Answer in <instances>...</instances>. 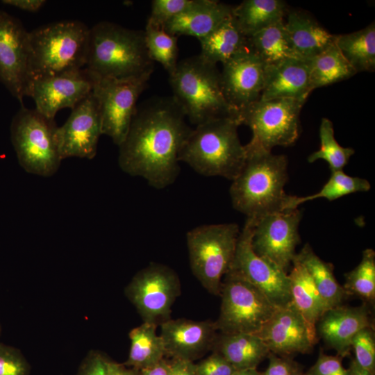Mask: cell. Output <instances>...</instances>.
Instances as JSON below:
<instances>
[{"label":"cell","instance_id":"cell-1","mask_svg":"<svg viewBox=\"0 0 375 375\" xmlns=\"http://www.w3.org/2000/svg\"><path fill=\"white\" fill-rule=\"evenodd\" d=\"M185 118L173 96L152 98L137 108L119 146L120 168L156 189L172 185L180 172L179 153L192 130Z\"/></svg>","mask_w":375,"mask_h":375},{"label":"cell","instance_id":"cell-2","mask_svg":"<svg viewBox=\"0 0 375 375\" xmlns=\"http://www.w3.org/2000/svg\"><path fill=\"white\" fill-rule=\"evenodd\" d=\"M245 149V162L230 188L233 207L255 221L287 211L290 196L284 190L288 179L287 157L250 142Z\"/></svg>","mask_w":375,"mask_h":375},{"label":"cell","instance_id":"cell-3","mask_svg":"<svg viewBox=\"0 0 375 375\" xmlns=\"http://www.w3.org/2000/svg\"><path fill=\"white\" fill-rule=\"evenodd\" d=\"M85 68L96 78H128L152 74L144 32L103 21L90 28Z\"/></svg>","mask_w":375,"mask_h":375},{"label":"cell","instance_id":"cell-4","mask_svg":"<svg viewBox=\"0 0 375 375\" xmlns=\"http://www.w3.org/2000/svg\"><path fill=\"white\" fill-rule=\"evenodd\" d=\"M239 126L232 117L215 118L196 126L181 150L179 161L203 176L233 181L247 158L238 133Z\"/></svg>","mask_w":375,"mask_h":375},{"label":"cell","instance_id":"cell-5","mask_svg":"<svg viewBox=\"0 0 375 375\" xmlns=\"http://www.w3.org/2000/svg\"><path fill=\"white\" fill-rule=\"evenodd\" d=\"M89 35L90 28L78 20L53 22L28 31V83L84 68Z\"/></svg>","mask_w":375,"mask_h":375},{"label":"cell","instance_id":"cell-6","mask_svg":"<svg viewBox=\"0 0 375 375\" xmlns=\"http://www.w3.org/2000/svg\"><path fill=\"white\" fill-rule=\"evenodd\" d=\"M169 81L173 97L192 124L197 126L219 117L238 121V111L224 95L217 65L199 55L178 62Z\"/></svg>","mask_w":375,"mask_h":375},{"label":"cell","instance_id":"cell-7","mask_svg":"<svg viewBox=\"0 0 375 375\" xmlns=\"http://www.w3.org/2000/svg\"><path fill=\"white\" fill-rule=\"evenodd\" d=\"M240 233L235 223L201 225L187 233L192 272L212 294L220 293L222 277L231 267Z\"/></svg>","mask_w":375,"mask_h":375},{"label":"cell","instance_id":"cell-8","mask_svg":"<svg viewBox=\"0 0 375 375\" xmlns=\"http://www.w3.org/2000/svg\"><path fill=\"white\" fill-rule=\"evenodd\" d=\"M54 119L22 106L10 125L11 141L19 165L30 174L51 176L62 158Z\"/></svg>","mask_w":375,"mask_h":375},{"label":"cell","instance_id":"cell-9","mask_svg":"<svg viewBox=\"0 0 375 375\" xmlns=\"http://www.w3.org/2000/svg\"><path fill=\"white\" fill-rule=\"evenodd\" d=\"M219 317L215 322L223 334H256L278 308L258 288L228 272L222 282Z\"/></svg>","mask_w":375,"mask_h":375},{"label":"cell","instance_id":"cell-10","mask_svg":"<svg viewBox=\"0 0 375 375\" xmlns=\"http://www.w3.org/2000/svg\"><path fill=\"white\" fill-rule=\"evenodd\" d=\"M306 101L294 99L258 100L238 111L240 125L253 133L250 142L272 151L293 144L299 135V116Z\"/></svg>","mask_w":375,"mask_h":375},{"label":"cell","instance_id":"cell-11","mask_svg":"<svg viewBox=\"0 0 375 375\" xmlns=\"http://www.w3.org/2000/svg\"><path fill=\"white\" fill-rule=\"evenodd\" d=\"M151 74L128 78H96L92 94L101 118L102 134L119 146L135 115L140 95L147 88Z\"/></svg>","mask_w":375,"mask_h":375},{"label":"cell","instance_id":"cell-12","mask_svg":"<svg viewBox=\"0 0 375 375\" xmlns=\"http://www.w3.org/2000/svg\"><path fill=\"white\" fill-rule=\"evenodd\" d=\"M181 292L176 273L169 267L151 263L139 271L125 288L143 322L160 325L169 319L172 306Z\"/></svg>","mask_w":375,"mask_h":375},{"label":"cell","instance_id":"cell-13","mask_svg":"<svg viewBox=\"0 0 375 375\" xmlns=\"http://www.w3.org/2000/svg\"><path fill=\"white\" fill-rule=\"evenodd\" d=\"M255 221L247 218L240 231L231 272L260 290L276 307L291 302L288 274L258 256L253 250L251 239Z\"/></svg>","mask_w":375,"mask_h":375},{"label":"cell","instance_id":"cell-14","mask_svg":"<svg viewBox=\"0 0 375 375\" xmlns=\"http://www.w3.org/2000/svg\"><path fill=\"white\" fill-rule=\"evenodd\" d=\"M298 208L266 215L255 221L251 246L254 252L286 274L290 272L299 244Z\"/></svg>","mask_w":375,"mask_h":375},{"label":"cell","instance_id":"cell-15","mask_svg":"<svg viewBox=\"0 0 375 375\" xmlns=\"http://www.w3.org/2000/svg\"><path fill=\"white\" fill-rule=\"evenodd\" d=\"M94 82L93 76L84 67L33 80L27 86L26 96L34 100L38 112L54 119L58 110H72L90 94Z\"/></svg>","mask_w":375,"mask_h":375},{"label":"cell","instance_id":"cell-16","mask_svg":"<svg viewBox=\"0 0 375 375\" xmlns=\"http://www.w3.org/2000/svg\"><path fill=\"white\" fill-rule=\"evenodd\" d=\"M28 31L0 10V83L23 106L28 83Z\"/></svg>","mask_w":375,"mask_h":375},{"label":"cell","instance_id":"cell-17","mask_svg":"<svg viewBox=\"0 0 375 375\" xmlns=\"http://www.w3.org/2000/svg\"><path fill=\"white\" fill-rule=\"evenodd\" d=\"M102 135L101 118L92 92L77 104L65 124L57 128L62 160L69 157L92 159Z\"/></svg>","mask_w":375,"mask_h":375},{"label":"cell","instance_id":"cell-18","mask_svg":"<svg viewBox=\"0 0 375 375\" xmlns=\"http://www.w3.org/2000/svg\"><path fill=\"white\" fill-rule=\"evenodd\" d=\"M222 65V89L228 103L238 112L260 99L265 65L249 46Z\"/></svg>","mask_w":375,"mask_h":375},{"label":"cell","instance_id":"cell-19","mask_svg":"<svg viewBox=\"0 0 375 375\" xmlns=\"http://www.w3.org/2000/svg\"><path fill=\"white\" fill-rule=\"evenodd\" d=\"M256 335L270 353L285 357L308 353L317 342L291 302L278 308Z\"/></svg>","mask_w":375,"mask_h":375},{"label":"cell","instance_id":"cell-20","mask_svg":"<svg viewBox=\"0 0 375 375\" xmlns=\"http://www.w3.org/2000/svg\"><path fill=\"white\" fill-rule=\"evenodd\" d=\"M165 355L192 361L212 347L217 335L215 322L168 319L160 324Z\"/></svg>","mask_w":375,"mask_h":375},{"label":"cell","instance_id":"cell-21","mask_svg":"<svg viewBox=\"0 0 375 375\" xmlns=\"http://www.w3.org/2000/svg\"><path fill=\"white\" fill-rule=\"evenodd\" d=\"M317 331L327 345L342 358L349 353L353 337L366 327H373L367 303L356 307L332 308L317 322Z\"/></svg>","mask_w":375,"mask_h":375},{"label":"cell","instance_id":"cell-22","mask_svg":"<svg viewBox=\"0 0 375 375\" xmlns=\"http://www.w3.org/2000/svg\"><path fill=\"white\" fill-rule=\"evenodd\" d=\"M312 92L308 59H289L265 68V84L260 99H294L306 101Z\"/></svg>","mask_w":375,"mask_h":375},{"label":"cell","instance_id":"cell-23","mask_svg":"<svg viewBox=\"0 0 375 375\" xmlns=\"http://www.w3.org/2000/svg\"><path fill=\"white\" fill-rule=\"evenodd\" d=\"M233 6L215 0H199L190 9L167 22L166 32L178 37L204 38L232 15Z\"/></svg>","mask_w":375,"mask_h":375},{"label":"cell","instance_id":"cell-24","mask_svg":"<svg viewBox=\"0 0 375 375\" xmlns=\"http://www.w3.org/2000/svg\"><path fill=\"white\" fill-rule=\"evenodd\" d=\"M285 26L297 54L310 59L320 53L335 42L331 34L310 15L300 10L288 11Z\"/></svg>","mask_w":375,"mask_h":375},{"label":"cell","instance_id":"cell-25","mask_svg":"<svg viewBox=\"0 0 375 375\" xmlns=\"http://www.w3.org/2000/svg\"><path fill=\"white\" fill-rule=\"evenodd\" d=\"M290 279L291 303L317 340V324L328 310L305 267L294 258L288 274Z\"/></svg>","mask_w":375,"mask_h":375},{"label":"cell","instance_id":"cell-26","mask_svg":"<svg viewBox=\"0 0 375 375\" xmlns=\"http://www.w3.org/2000/svg\"><path fill=\"white\" fill-rule=\"evenodd\" d=\"M237 370L256 368L270 351L256 334H217L212 347Z\"/></svg>","mask_w":375,"mask_h":375},{"label":"cell","instance_id":"cell-27","mask_svg":"<svg viewBox=\"0 0 375 375\" xmlns=\"http://www.w3.org/2000/svg\"><path fill=\"white\" fill-rule=\"evenodd\" d=\"M199 56L206 61L222 64L248 47V38L242 33L233 15L223 21L208 35L199 40Z\"/></svg>","mask_w":375,"mask_h":375},{"label":"cell","instance_id":"cell-28","mask_svg":"<svg viewBox=\"0 0 375 375\" xmlns=\"http://www.w3.org/2000/svg\"><path fill=\"white\" fill-rule=\"evenodd\" d=\"M288 11L282 0H244L233 6L232 15L242 33L253 34L284 19Z\"/></svg>","mask_w":375,"mask_h":375},{"label":"cell","instance_id":"cell-29","mask_svg":"<svg viewBox=\"0 0 375 375\" xmlns=\"http://www.w3.org/2000/svg\"><path fill=\"white\" fill-rule=\"evenodd\" d=\"M295 258L308 272L328 310L342 305L347 294L334 276L333 265L321 259L309 244L303 246Z\"/></svg>","mask_w":375,"mask_h":375},{"label":"cell","instance_id":"cell-30","mask_svg":"<svg viewBox=\"0 0 375 375\" xmlns=\"http://www.w3.org/2000/svg\"><path fill=\"white\" fill-rule=\"evenodd\" d=\"M248 38L249 48L265 66L289 59H303L295 52L285 26V19L272 24Z\"/></svg>","mask_w":375,"mask_h":375},{"label":"cell","instance_id":"cell-31","mask_svg":"<svg viewBox=\"0 0 375 375\" xmlns=\"http://www.w3.org/2000/svg\"><path fill=\"white\" fill-rule=\"evenodd\" d=\"M157 325L143 322L129 332L131 345L124 365L141 370L164 359L162 340L156 333Z\"/></svg>","mask_w":375,"mask_h":375},{"label":"cell","instance_id":"cell-32","mask_svg":"<svg viewBox=\"0 0 375 375\" xmlns=\"http://www.w3.org/2000/svg\"><path fill=\"white\" fill-rule=\"evenodd\" d=\"M308 65L312 92L316 88L348 79L356 74L335 42L320 53L308 59Z\"/></svg>","mask_w":375,"mask_h":375},{"label":"cell","instance_id":"cell-33","mask_svg":"<svg viewBox=\"0 0 375 375\" xmlns=\"http://www.w3.org/2000/svg\"><path fill=\"white\" fill-rule=\"evenodd\" d=\"M335 44L356 73L374 71V22L359 31L336 35Z\"/></svg>","mask_w":375,"mask_h":375},{"label":"cell","instance_id":"cell-34","mask_svg":"<svg viewBox=\"0 0 375 375\" xmlns=\"http://www.w3.org/2000/svg\"><path fill=\"white\" fill-rule=\"evenodd\" d=\"M370 188V183L365 178L349 176L343 170L331 172L327 182L317 193L306 197L290 195L287 210L297 209L300 204L308 201L319 198L334 201L350 194L367 192Z\"/></svg>","mask_w":375,"mask_h":375},{"label":"cell","instance_id":"cell-35","mask_svg":"<svg viewBox=\"0 0 375 375\" xmlns=\"http://www.w3.org/2000/svg\"><path fill=\"white\" fill-rule=\"evenodd\" d=\"M343 288L346 294H353L362 299L365 303L375 300V252L372 249L362 251L360 263L345 274Z\"/></svg>","mask_w":375,"mask_h":375},{"label":"cell","instance_id":"cell-36","mask_svg":"<svg viewBox=\"0 0 375 375\" xmlns=\"http://www.w3.org/2000/svg\"><path fill=\"white\" fill-rule=\"evenodd\" d=\"M320 147L308 157L309 162L317 160H325L331 172L343 170L355 151L351 147H344L335 138L332 122L322 118L319 126Z\"/></svg>","mask_w":375,"mask_h":375},{"label":"cell","instance_id":"cell-37","mask_svg":"<svg viewBox=\"0 0 375 375\" xmlns=\"http://www.w3.org/2000/svg\"><path fill=\"white\" fill-rule=\"evenodd\" d=\"M144 32L149 57L153 62L161 64L168 74H171L178 63V37L148 24Z\"/></svg>","mask_w":375,"mask_h":375},{"label":"cell","instance_id":"cell-38","mask_svg":"<svg viewBox=\"0 0 375 375\" xmlns=\"http://www.w3.org/2000/svg\"><path fill=\"white\" fill-rule=\"evenodd\" d=\"M199 0H153L147 24L162 28L172 19L190 9Z\"/></svg>","mask_w":375,"mask_h":375},{"label":"cell","instance_id":"cell-39","mask_svg":"<svg viewBox=\"0 0 375 375\" xmlns=\"http://www.w3.org/2000/svg\"><path fill=\"white\" fill-rule=\"evenodd\" d=\"M351 349H353L356 362L362 368L374 374L375 338L373 327L360 330L353 337Z\"/></svg>","mask_w":375,"mask_h":375},{"label":"cell","instance_id":"cell-40","mask_svg":"<svg viewBox=\"0 0 375 375\" xmlns=\"http://www.w3.org/2000/svg\"><path fill=\"white\" fill-rule=\"evenodd\" d=\"M31 367L18 349L0 343V375H30Z\"/></svg>","mask_w":375,"mask_h":375},{"label":"cell","instance_id":"cell-41","mask_svg":"<svg viewBox=\"0 0 375 375\" xmlns=\"http://www.w3.org/2000/svg\"><path fill=\"white\" fill-rule=\"evenodd\" d=\"M194 365L197 375H233L237 370L222 355L215 351Z\"/></svg>","mask_w":375,"mask_h":375},{"label":"cell","instance_id":"cell-42","mask_svg":"<svg viewBox=\"0 0 375 375\" xmlns=\"http://www.w3.org/2000/svg\"><path fill=\"white\" fill-rule=\"evenodd\" d=\"M304 375H349V371L343 367L342 358L339 356L321 353L316 362Z\"/></svg>","mask_w":375,"mask_h":375},{"label":"cell","instance_id":"cell-43","mask_svg":"<svg viewBox=\"0 0 375 375\" xmlns=\"http://www.w3.org/2000/svg\"><path fill=\"white\" fill-rule=\"evenodd\" d=\"M108 360L101 352L91 350L82 360L76 375H107Z\"/></svg>","mask_w":375,"mask_h":375},{"label":"cell","instance_id":"cell-44","mask_svg":"<svg viewBox=\"0 0 375 375\" xmlns=\"http://www.w3.org/2000/svg\"><path fill=\"white\" fill-rule=\"evenodd\" d=\"M269 365L262 375H294L299 371L297 365L289 357L269 353Z\"/></svg>","mask_w":375,"mask_h":375},{"label":"cell","instance_id":"cell-45","mask_svg":"<svg viewBox=\"0 0 375 375\" xmlns=\"http://www.w3.org/2000/svg\"><path fill=\"white\" fill-rule=\"evenodd\" d=\"M169 365V375H197L193 361L173 359Z\"/></svg>","mask_w":375,"mask_h":375},{"label":"cell","instance_id":"cell-46","mask_svg":"<svg viewBox=\"0 0 375 375\" xmlns=\"http://www.w3.org/2000/svg\"><path fill=\"white\" fill-rule=\"evenodd\" d=\"M3 4L16 7L19 9L36 12L39 10L46 3L44 0H3Z\"/></svg>","mask_w":375,"mask_h":375},{"label":"cell","instance_id":"cell-47","mask_svg":"<svg viewBox=\"0 0 375 375\" xmlns=\"http://www.w3.org/2000/svg\"><path fill=\"white\" fill-rule=\"evenodd\" d=\"M107 375H140V370L109 360Z\"/></svg>","mask_w":375,"mask_h":375},{"label":"cell","instance_id":"cell-48","mask_svg":"<svg viewBox=\"0 0 375 375\" xmlns=\"http://www.w3.org/2000/svg\"><path fill=\"white\" fill-rule=\"evenodd\" d=\"M140 375H169V362L162 359L153 366L140 370Z\"/></svg>","mask_w":375,"mask_h":375},{"label":"cell","instance_id":"cell-49","mask_svg":"<svg viewBox=\"0 0 375 375\" xmlns=\"http://www.w3.org/2000/svg\"><path fill=\"white\" fill-rule=\"evenodd\" d=\"M349 375H374L361 367L355 360H352L348 369Z\"/></svg>","mask_w":375,"mask_h":375},{"label":"cell","instance_id":"cell-50","mask_svg":"<svg viewBox=\"0 0 375 375\" xmlns=\"http://www.w3.org/2000/svg\"><path fill=\"white\" fill-rule=\"evenodd\" d=\"M233 375H262L256 368H250L236 370Z\"/></svg>","mask_w":375,"mask_h":375},{"label":"cell","instance_id":"cell-51","mask_svg":"<svg viewBox=\"0 0 375 375\" xmlns=\"http://www.w3.org/2000/svg\"><path fill=\"white\" fill-rule=\"evenodd\" d=\"M294 375H304V374H303V373H302L301 372H300V370H299V371H298V372H297L295 374H294Z\"/></svg>","mask_w":375,"mask_h":375},{"label":"cell","instance_id":"cell-52","mask_svg":"<svg viewBox=\"0 0 375 375\" xmlns=\"http://www.w3.org/2000/svg\"><path fill=\"white\" fill-rule=\"evenodd\" d=\"M1 325H0V334H1Z\"/></svg>","mask_w":375,"mask_h":375}]
</instances>
